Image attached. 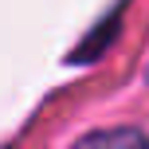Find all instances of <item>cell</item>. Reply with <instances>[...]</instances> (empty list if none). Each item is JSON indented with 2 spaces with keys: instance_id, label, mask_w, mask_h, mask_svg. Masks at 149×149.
I'll return each instance as SVG.
<instances>
[{
  "instance_id": "cell-1",
  "label": "cell",
  "mask_w": 149,
  "mask_h": 149,
  "mask_svg": "<svg viewBox=\"0 0 149 149\" xmlns=\"http://www.w3.org/2000/svg\"><path fill=\"white\" fill-rule=\"evenodd\" d=\"M79 145H149V130L141 126H114V130H90L79 137Z\"/></svg>"
},
{
  "instance_id": "cell-2",
  "label": "cell",
  "mask_w": 149,
  "mask_h": 149,
  "mask_svg": "<svg viewBox=\"0 0 149 149\" xmlns=\"http://www.w3.org/2000/svg\"><path fill=\"white\" fill-rule=\"evenodd\" d=\"M145 82H149V67H145Z\"/></svg>"
}]
</instances>
